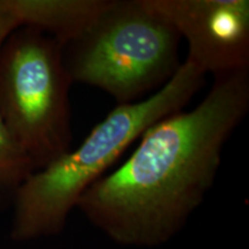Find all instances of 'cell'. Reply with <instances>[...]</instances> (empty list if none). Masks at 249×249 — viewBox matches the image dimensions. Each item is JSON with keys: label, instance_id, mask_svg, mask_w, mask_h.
I'll return each mask as SVG.
<instances>
[{"label": "cell", "instance_id": "cell-1", "mask_svg": "<svg viewBox=\"0 0 249 249\" xmlns=\"http://www.w3.org/2000/svg\"><path fill=\"white\" fill-rule=\"evenodd\" d=\"M249 111V68L214 76L191 111L152 124L133 154L76 208L112 241L157 247L181 231L216 181L223 150Z\"/></svg>", "mask_w": 249, "mask_h": 249}, {"label": "cell", "instance_id": "cell-2", "mask_svg": "<svg viewBox=\"0 0 249 249\" xmlns=\"http://www.w3.org/2000/svg\"><path fill=\"white\" fill-rule=\"evenodd\" d=\"M204 77L203 71L185 60L160 90L140 102L117 105L75 150L34 171L13 198L12 240L26 242L60 234L87 189L149 127L181 111L204 86Z\"/></svg>", "mask_w": 249, "mask_h": 249}, {"label": "cell", "instance_id": "cell-3", "mask_svg": "<svg viewBox=\"0 0 249 249\" xmlns=\"http://www.w3.org/2000/svg\"><path fill=\"white\" fill-rule=\"evenodd\" d=\"M178 35L145 0H110L76 38L62 45L71 83L132 104L166 85L179 70Z\"/></svg>", "mask_w": 249, "mask_h": 249}, {"label": "cell", "instance_id": "cell-4", "mask_svg": "<svg viewBox=\"0 0 249 249\" xmlns=\"http://www.w3.org/2000/svg\"><path fill=\"white\" fill-rule=\"evenodd\" d=\"M71 85L53 37L21 27L0 49V119L36 170L71 150Z\"/></svg>", "mask_w": 249, "mask_h": 249}, {"label": "cell", "instance_id": "cell-5", "mask_svg": "<svg viewBox=\"0 0 249 249\" xmlns=\"http://www.w3.org/2000/svg\"><path fill=\"white\" fill-rule=\"evenodd\" d=\"M188 44L186 60L213 76L249 68L248 0H145Z\"/></svg>", "mask_w": 249, "mask_h": 249}, {"label": "cell", "instance_id": "cell-6", "mask_svg": "<svg viewBox=\"0 0 249 249\" xmlns=\"http://www.w3.org/2000/svg\"><path fill=\"white\" fill-rule=\"evenodd\" d=\"M21 27L37 29L62 45L76 38L110 0H9Z\"/></svg>", "mask_w": 249, "mask_h": 249}, {"label": "cell", "instance_id": "cell-7", "mask_svg": "<svg viewBox=\"0 0 249 249\" xmlns=\"http://www.w3.org/2000/svg\"><path fill=\"white\" fill-rule=\"evenodd\" d=\"M34 171L33 160L0 119V203L13 202L15 193Z\"/></svg>", "mask_w": 249, "mask_h": 249}, {"label": "cell", "instance_id": "cell-8", "mask_svg": "<svg viewBox=\"0 0 249 249\" xmlns=\"http://www.w3.org/2000/svg\"><path fill=\"white\" fill-rule=\"evenodd\" d=\"M21 28L9 0H0V49L15 30Z\"/></svg>", "mask_w": 249, "mask_h": 249}]
</instances>
